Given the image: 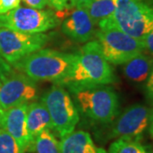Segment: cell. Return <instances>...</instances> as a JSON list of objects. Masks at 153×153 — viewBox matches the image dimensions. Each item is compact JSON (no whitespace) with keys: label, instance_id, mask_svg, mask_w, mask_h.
<instances>
[{"label":"cell","instance_id":"obj_5","mask_svg":"<svg viewBox=\"0 0 153 153\" xmlns=\"http://www.w3.org/2000/svg\"><path fill=\"white\" fill-rule=\"evenodd\" d=\"M110 18L115 27L137 39L153 31V5L144 0H116Z\"/></svg>","mask_w":153,"mask_h":153},{"label":"cell","instance_id":"obj_16","mask_svg":"<svg viewBox=\"0 0 153 153\" xmlns=\"http://www.w3.org/2000/svg\"><path fill=\"white\" fill-rule=\"evenodd\" d=\"M116 7V0H93L86 8L94 25L112 16Z\"/></svg>","mask_w":153,"mask_h":153},{"label":"cell","instance_id":"obj_25","mask_svg":"<svg viewBox=\"0 0 153 153\" xmlns=\"http://www.w3.org/2000/svg\"><path fill=\"white\" fill-rule=\"evenodd\" d=\"M92 1L93 0H71V6L86 9Z\"/></svg>","mask_w":153,"mask_h":153},{"label":"cell","instance_id":"obj_12","mask_svg":"<svg viewBox=\"0 0 153 153\" xmlns=\"http://www.w3.org/2000/svg\"><path fill=\"white\" fill-rule=\"evenodd\" d=\"M28 105L0 110V128L13 137L24 152L33 148V141L27 128Z\"/></svg>","mask_w":153,"mask_h":153},{"label":"cell","instance_id":"obj_7","mask_svg":"<svg viewBox=\"0 0 153 153\" xmlns=\"http://www.w3.org/2000/svg\"><path fill=\"white\" fill-rule=\"evenodd\" d=\"M58 17L52 11L18 7L6 14L0 15V27L20 33H43L55 28Z\"/></svg>","mask_w":153,"mask_h":153},{"label":"cell","instance_id":"obj_14","mask_svg":"<svg viewBox=\"0 0 153 153\" xmlns=\"http://www.w3.org/2000/svg\"><path fill=\"white\" fill-rule=\"evenodd\" d=\"M27 128L33 144L37 137L44 130H52L49 111L42 101H34L27 105Z\"/></svg>","mask_w":153,"mask_h":153},{"label":"cell","instance_id":"obj_11","mask_svg":"<svg viewBox=\"0 0 153 153\" xmlns=\"http://www.w3.org/2000/svg\"><path fill=\"white\" fill-rule=\"evenodd\" d=\"M59 12L64 18L61 29L66 36L79 43H87L93 38L95 25L86 9L69 7Z\"/></svg>","mask_w":153,"mask_h":153},{"label":"cell","instance_id":"obj_3","mask_svg":"<svg viewBox=\"0 0 153 153\" xmlns=\"http://www.w3.org/2000/svg\"><path fill=\"white\" fill-rule=\"evenodd\" d=\"M79 110L88 117L101 123H110L119 111L118 96L113 88L94 85L68 88Z\"/></svg>","mask_w":153,"mask_h":153},{"label":"cell","instance_id":"obj_2","mask_svg":"<svg viewBox=\"0 0 153 153\" xmlns=\"http://www.w3.org/2000/svg\"><path fill=\"white\" fill-rule=\"evenodd\" d=\"M74 60V55L53 49H41L23 58L15 66L33 81L55 83L67 75Z\"/></svg>","mask_w":153,"mask_h":153},{"label":"cell","instance_id":"obj_9","mask_svg":"<svg viewBox=\"0 0 153 153\" xmlns=\"http://www.w3.org/2000/svg\"><path fill=\"white\" fill-rule=\"evenodd\" d=\"M0 86V110L28 105L38 95L36 82L24 73H10L2 76Z\"/></svg>","mask_w":153,"mask_h":153},{"label":"cell","instance_id":"obj_23","mask_svg":"<svg viewBox=\"0 0 153 153\" xmlns=\"http://www.w3.org/2000/svg\"><path fill=\"white\" fill-rule=\"evenodd\" d=\"M142 43L145 50H147L151 55H153V31L144 37L142 39Z\"/></svg>","mask_w":153,"mask_h":153},{"label":"cell","instance_id":"obj_22","mask_svg":"<svg viewBox=\"0 0 153 153\" xmlns=\"http://www.w3.org/2000/svg\"><path fill=\"white\" fill-rule=\"evenodd\" d=\"M49 4L58 11L71 7V0H49Z\"/></svg>","mask_w":153,"mask_h":153},{"label":"cell","instance_id":"obj_15","mask_svg":"<svg viewBox=\"0 0 153 153\" xmlns=\"http://www.w3.org/2000/svg\"><path fill=\"white\" fill-rule=\"evenodd\" d=\"M123 72L134 82H144L147 79L153 65V58L140 54L123 64Z\"/></svg>","mask_w":153,"mask_h":153},{"label":"cell","instance_id":"obj_29","mask_svg":"<svg viewBox=\"0 0 153 153\" xmlns=\"http://www.w3.org/2000/svg\"><path fill=\"white\" fill-rule=\"evenodd\" d=\"M0 86H1V82H0Z\"/></svg>","mask_w":153,"mask_h":153},{"label":"cell","instance_id":"obj_8","mask_svg":"<svg viewBox=\"0 0 153 153\" xmlns=\"http://www.w3.org/2000/svg\"><path fill=\"white\" fill-rule=\"evenodd\" d=\"M49 41L44 33H24L0 27V56L7 63L16 64L26 56L43 49Z\"/></svg>","mask_w":153,"mask_h":153},{"label":"cell","instance_id":"obj_24","mask_svg":"<svg viewBox=\"0 0 153 153\" xmlns=\"http://www.w3.org/2000/svg\"><path fill=\"white\" fill-rule=\"evenodd\" d=\"M146 80V92L148 99L153 104V65Z\"/></svg>","mask_w":153,"mask_h":153},{"label":"cell","instance_id":"obj_4","mask_svg":"<svg viewBox=\"0 0 153 153\" xmlns=\"http://www.w3.org/2000/svg\"><path fill=\"white\" fill-rule=\"evenodd\" d=\"M95 33L105 59L113 65H123L145 50L142 40L123 33L115 27L111 18L98 24Z\"/></svg>","mask_w":153,"mask_h":153},{"label":"cell","instance_id":"obj_1","mask_svg":"<svg viewBox=\"0 0 153 153\" xmlns=\"http://www.w3.org/2000/svg\"><path fill=\"white\" fill-rule=\"evenodd\" d=\"M117 78L110 63L105 59L98 41H88L74 55L69 72L58 83L67 88L106 85Z\"/></svg>","mask_w":153,"mask_h":153},{"label":"cell","instance_id":"obj_17","mask_svg":"<svg viewBox=\"0 0 153 153\" xmlns=\"http://www.w3.org/2000/svg\"><path fill=\"white\" fill-rule=\"evenodd\" d=\"M33 148L35 153H61L60 142L49 129L42 132L35 139Z\"/></svg>","mask_w":153,"mask_h":153},{"label":"cell","instance_id":"obj_10","mask_svg":"<svg viewBox=\"0 0 153 153\" xmlns=\"http://www.w3.org/2000/svg\"><path fill=\"white\" fill-rule=\"evenodd\" d=\"M151 110L141 104H134L128 107L112 125L109 138L140 140L148 128Z\"/></svg>","mask_w":153,"mask_h":153},{"label":"cell","instance_id":"obj_27","mask_svg":"<svg viewBox=\"0 0 153 153\" xmlns=\"http://www.w3.org/2000/svg\"><path fill=\"white\" fill-rule=\"evenodd\" d=\"M148 131L150 135L153 138V109L151 110L150 117H149V124H148Z\"/></svg>","mask_w":153,"mask_h":153},{"label":"cell","instance_id":"obj_26","mask_svg":"<svg viewBox=\"0 0 153 153\" xmlns=\"http://www.w3.org/2000/svg\"><path fill=\"white\" fill-rule=\"evenodd\" d=\"M8 72H10V66H8L7 62L4 61V59L0 56V76H4Z\"/></svg>","mask_w":153,"mask_h":153},{"label":"cell","instance_id":"obj_18","mask_svg":"<svg viewBox=\"0 0 153 153\" xmlns=\"http://www.w3.org/2000/svg\"><path fill=\"white\" fill-rule=\"evenodd\" d=\"M108 153H148L140 140L119 138L110 146Z\"/></svg>","mask_w":153,"mask_h":153},{"label":"cell","instance_id":"obj_28","mask_svg":"<svg viewBox=\"0 0 153 153\" xmlns=\"http://www.w3.org/2000/svg\"><path fill=\"white\" fill-rule=\"evenodd\" d=\"M148 3H150L151 4H152L153 5V0H148Z\"/></svg>","mask_w":153,"mask_h":153},{"label":"cell","instance_id":"obj_21","mask_svg":"<svg viewBox=\"0 0 153 153\" xmlns=\"http://www.w3.org/2000/svg\"><path fill=\"white\" fill-rule=\"evenodd\" d=\"M22 2L29 8L36 10H43L49 4V0H22Z\"/></svg>","mask_w":153,"mask_h":153},{"label":"cell","instance_id":"obj_6","mask_svg":"<svg viewBox=\"0 0 153 153\" xmlns=\"http://www.w3.org/2000/svg\"><path fill=\"white\" fill-rule=\"evenodd\" d=\"M41 101L49 111L52 130L63 138L74 131L79 115L73 100L64 87L54 84L43 95Z\"/></svg>","mask_w":153,"mask_h":153},{"label":"cell","instance_id":"obj_20","mask_svg":"<svg viewBox=\"0 0 153 153\" xmlns=\"http://www.w3.org/2000/svg\"><path fill=\"white\" fill-rule=\"evenodd\" d=\"M21 0H0V15L6 14L18 8Z\"/></svg>","mask_w":153,"mask_h":153},{"label":"cell","instance_id":"obj_19","mask_svg":"<svg viewBox=\"0 0 153 153\" xmlns=\"http://www.w3.org/2000/svg\"><path fill=\"white\" fill-rule=\"evenodd\" d=\"M0 153H25L16 140L0 128Z\"/></svg>","mask_w":153,"mask_h":153},{"label":"cell","instance_id":"obj_13","mask_svg":"<svg viewBox=\"0 0 153 153\" xmlns=\"http://www.w3.org/2000/svg\"><path fill=\"white\" fill-rule=\"evenodd\" d=\"M61 153H108L103 148L98 147L90 134L86 131H73L61 138L60 141Z\"/></svg>","mask_w":153,"mask_h":153}]
</instances>
